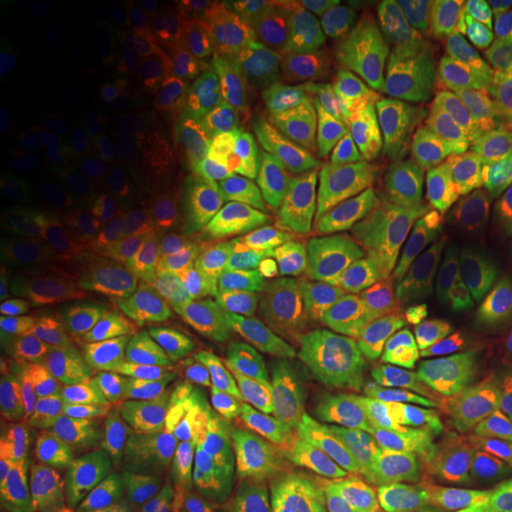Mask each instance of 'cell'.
Returning a JSON list of instances; mask_svg holds the SVG:
<instances>
[{
	"instance_id": "cell-1",
	"label": "cell",
	"mask_w": 512,
	"mask_h": 512,
	"mask_svg": "<svg viewBox=\"0 0 512 512\" xmlns=\"http://www.w3.org/2000/svg\"><path fill=\"white\" fill-rule=\"evenodd\" d=\"M297 403L370 494L427 467L437 375L399 299L337 339L283 335Z\"/></svg>"
},
{
	"instance_id": "cell-2",
	"label": "cell",
	"mask_w": 512,
	"mask_h": 512,
	"mask_svg": "<svg viewBox=\"0 0 512 512\" xmlns=\"http://www.w3.org/2000/svg\"><path fill=\"white\" fill-rule=\"evenodd\" d=\"M434 366L479 432L512 396V316L501 294L460 278L439 299L432 328Z\"/></svg>"
},
{
	"instance_id": "cell-3",
	"label": "cell",
	"mask_w": 512,
	"mask_h": 512,
	"mask_svg": "<svg viewBox=\"0 0 512 512\" xmlns=\"http://www.w3.org/2000/svg\"><path fill=\"white\" fill-rule=\"evenodd\" d=\"M463 53L439 17H406L401 29L375 50L392 110L425 124L456 110Z\"/></svg>"
},
{
	"instance_id": "cell-4",
	"label": "cell",
	"mask_w": 512,
	"mask_h": 512,
	"mask_svg": "<svg viewBox=\"0 0 512 512\" xmlns=\"http://www.w3.org/2000/svg\"><path fill=\"white\" fill-rule=\"evenodd\" d=\"M472 221L470 202L434 188L422 190L389 233L387 275L441 299L463 278Z\"/></svg>"
},
{
	"instance_id": "cell-5",
	"label": "cell",
	"mask_w": 512,
	"mask_h": 512,
	"mask_svg": "<svg viewBox=\"0 0 512 512\" xmlns=\"http://www.w3.org/2000/svg\"><path fill=\"white\" fill-rule=\"evenodd\" d=\"M264 479L278 486L297 512H358L363 491L302 406L273 418Z\"/></svg>"
},
{
	"instance_id": "cell-6",
	"label": "cell",
	"mask_w": 512,
	"mask_h": 512,
	"mask_svg": "<svg viewBox=\"0 0 512 512\" xmlns=\"http://www.w3.org/2000/svg\"><path fill=\"white\" fill-rule=\"evenodd\" d=\"M342 188L370 230L392 233L408 204L430 188L427 150L413 124L403 136L354 145Z\"/></svg>"
},
{
	"instance_id": "cell-7",
	"label": "cell",
	"mask_w": 512,
	"mask_h": 512,
	"mask_svg": "<svg viewBox=\"0 0 512 512\" xmlns=\"http://www.w3.org/2000/svg\"><path fill=\"white\" fill-rule=\"evenodd\" d=\"M131 432L147 458L169 475L202 512H221L242 479L207 434L183 413L131 418Z\"/></svg>"
},
{
	"instance_id": "cell-8",
	"label": "cell",
	"mask_w": 512,
	"mask_h": 512,
	"mask_svg": "<svg viewBox=\"0 0 512 512\" xmlns=\"http://www.w3.org/2000/svg\"><path fill=\"white\" fill-rule=\"evenodd\" d=\"M427 150L430 188L472 202L489 197L512 176V157L489 145L458 110L413 124Z\"/></svg>"
},
{
	"instance_id": "cell-9",
	"label": "cell",
	"mask_w": 512,
	"mask_h": 512,
	"mask_svg": "<svg viewBox=\"0 0 512 512\" xmlns=\"http://www.w3.org/2000/svg\"><path fill=\"white\" fill-rule=\"evenodd\" d=\"M394 302L389 275L306 283L294 287L283 306L285 332L337 339L380 316Z\"/></svg>"
},
{
	"instance_id": "cell-10",
	"label": "cell",
	"mask_w": 512,
	"mask_h": 512,
	"mask_svg": "<svg viewBox=\"0 0 512 512\" xmlns=\"http://www.w3.org/2000/svg\"><path fill=\"white\" fill-rule=\"evenodd\" d=\"M0 486L17 501L64 510L81 501L83 470L67 448L8 432L0 446Z\"/></svg>"
},
{
	"instance_id": "cell-11",
	"label": "cell",
	"mask_w": 512,
	"mask_h": 512,
	"mask_svg": "<svg viewBox=\"0 0 512 512\" xmlns=\"http://www.w3.org/2000/svg\"><path fill=\"white\" fill-rule=\"evenodd\" d=\"M181 413L214 441L242 479L264 475V451L273 413L228 384L192 394Z\"/></svg>"
},
{
	"instance_id": "cell-12",
	"label": "cell",
	"mask_w": 512,
	"mask_h": 512,
	"mask_svg": "<svg viewBox=\"0 0 512 512\" xmlns=\"http://www.w3.org/2000/svg\"><path fill=\"white\" fill-rule=\"evenodd\" d=\"M456 110L489 145L512 147V57L494 48L465 50Z\"/></svg>"
},
{
	"instance_id": "cell-13",
	"label": "cell",
	"mask_w": 512,
	"mask_h": 512,
	"mask_svg": "<svg viewBox=\"0 0 512 512\" xmlns=\"http://www.w3.org/2000/svg\"><path fill=\"white\" fill-rule=\"evenodd\" d=\"M304 117L328 124L342 133L351 145L373 143L380 138L403 136L411 131V124L399 114L377 105L366 95L344 88L330 76H306L292 81Z\"/></svg>"
},
{
	"instance_id": "cell-14",
	"label": "cell",
	"mask_w": 512,
	"mask_h": 512,
	"mask_svg": "<svg viewBox=\"0 0 512 512\" xmlns=\"http://www.w3.org/2000/svg\"><path fill=\"white\" fill-rule=\"evenodd\" d=\"M453 512H512V446L467 439L453 465Z\"/></svg>"
},
{
	"instance_id": "cell-15",
	"label": "cell",
	"mask_w": 512,
	"mask_h": 512,
	"mask_svg": "<svg viewBox=\"0 0 512 512\" xmlns=\"http://www.w3.org/2000/svg\"><path fill=\"white\" fill-rule=\"evenodd\" d=\"M100 475L105 489L126 512H202L150 458L126 448L102 451Z\"/></svg>"
},
{
	"instance_id": "cell-16",
	"label": "cell",
	"mask_w": 512,
	"mask_h": 512,
	"mask_svg": "<svg viewBox=\"0 0 512 512\" xmlns=\"http://www.w3.org/2000/svg\"><path fill=\"white\" fill-rule=\"evenodd\" d=\"M463 278L501 297L512 290V176L475 211Z\"/></svg>"
},
{
	"instance_id": "cell-17",
	"label": "cell",
	"mask_w": 512,
	"mask_h": 512,
	"mask_svg": "<svg viewBox=\"0 0 512 512\" xmlns=\"http://www.w3.org/2000/svg\"><path fill=\"white\" fill-rule=\"evenodd\" d=\"M318 29L323 36L325 53H328L330 79L392 110L387 88L377 69L375 46L361 24L351 17V12L339 10L337 5H320Z\"/></svg>"
},
{
	"instance_id": "cell-18",
	"label": "cell",
	"mask_w": 512,
	"mask_h": 512,
	"mask_svg": "<svg viewBox=\"0 0 512 512\" xmlns=\"http://www.w3.org/2000/svg\"><path fill=\"white\" fill-rule=\"evenodd\" d=\"M235 121L259 155L280 157L292 145L285 93L261 64H247L235 86Z\"/></svg>"
},
{
	"instance_id": "cell-19",
	"label": "cell",
	"mask_w": 512,
	"mask_h": 512,
	"mask_svg": "<svg viewBox=\"0 0 512 512\" xmlns=\"http://www.w3.org/2000/svg\"><path fill=\"white\" fill-rule=\"evenodd\" d=\"M226 384L273 415L299 408L285 354L275 349L266 337H254L228 347Z\"/></svg>"
},
{
	"instance_id": "cell-20",
	"label": "cell",
	"mask_w": 512,
	"mask_h": 512,
	"mask_svg": "<svg viewBox=\"0 0 512 512\" xmlns=\"http://www.w3.org/2000/svg\"><path fill=\"white\" fill-rule=\"evenodd\" d=\"M171 363L192 394L228 382V347L209 313L190 311L181 318L171 344Z\"/></svg>"
},
{
	"instance_id": "cell-21",
	"label": "cell",
	"mask_w": 512,
	"mask_h": 512,
	"mask_svg": "<svg viewBox=\"0 0 512 512\" xmlns=\"http://www.w3.org/2000/svg\"><path fill=\"white\" fill-rule=\"evenodd\" d=\"M325 233H328V219L316 197H297L280 207L256 211L247 226L249 242L264 259L290 252L306 240L328 238Z\"/></svg>"
},
{
	"instance_id": "cell-22",
	"label": "cell",
	"mask_w": 512,
	"mask_h": 512,
	"mask_svg": "<svg viewBox=\"0 0 512 512\" xmlns=\"http://www.w3.org/2000/svg\"><path fill=\"white\" fill-rule=\"evenodd\" d=\"M114 396L133 418L181 413L192 399L188 384L171 361H150L114 375Z\"/></svg>"
},
{
	"instance_id": "cell-23",
	"label": "cell",
	"mask_w": 512,
	"mask_h": 512,
	"mask_svg": "<svg viewBox=\"0 0 512 512\" xmlns=\"http://www.w3.org/2000/svg\"><path fill=\"white\" fill-rule=\"evenodd\" d=\"M354 145L342 133L316 119H304L294 136L292 176L299 185L328 188L347 174L349 157Z\"/></svg>"
},
{
	"instance_id": "cell-24",
	"label": "cell",
	"mask_w": 512,
	"mask_h": 512,
	"mask_svg": "<svg viewBox=\"0 0 512 512\" xmlns=\"http://www.w3.org/2000/svg\"><path fill=\"white\" fill-rule=\"evenodd\" d=\"M46 152V126L17 102H8L0 126V188L8 192L36 174Z\"/></svg>"
},
{
	"instance_id": "cell-25",
	"label": "cell",
	"mask_w": 512,
	"mask_h": 512,
	"mask_svg": "<svg viewBox=\"0 0 512 512\" xmlns=\"http://www.w3.org/2000/svg\"><path fill=\"white\" fill-rule=\"evenodd\" d=\"M439 15L463 50L512 48V0H458L441 5Z\"/></svg>"
},
{
	"instance_id": "cell-26",
	"label": "cell",
	"mask_w": 512,
	"mask_h": 512,
	"mask_svg": "<svg viewBox=\"0 0 512 512\" xmlns=\"http://www.w3.org/2000/svg\"><path fill=\"white\" fill-rule=\"evenodd\" d=\"M207 313L226 347L261 337L268 316L264 292L235 280H214L207 290Z\"/></svg>"
},
{
	"instance_id": "cell-27",
	"label": "cell",
	"mask_w": 512,
	"mask_h": 512,
	"mask_svg": "<svg viewBox=\"0 0 512 512\" xmlns=\"http://www.w3.org/2000/svg\"><path fill=\"white\" fill-rule=\"evenodd\" d=\"M24 420L38 432L62 434L88 427L100 415V399L81 384L57 382L38 389L22 408Z\"/></svg>"
},
{
	"instance_id": "cell-28",
	"label": "cell",
	"mask_w": 512,
	"mask_h": 512,
	"mask_svg": "<svg viewBox=\"0 0 512 512\" xmlns=\"http://www.w3.org/2000/svg\"><path fill=\"white\" fill-rule=\"evenodd\" d=\"M368 501V512H453V472L427 465L382 486Z\"/></svg>"
},
{
	"instance_id": "cell-29",
	"label": "cell",
	"mask_w": 512,
	"mask_h": 512,
	"mask_svg": "<svg viewBox=\"0 0 512 512\" xmlns=\"http://www.w3.org/2000/svg\"><path fill=\"white\" fill-rule=\"evenodd\" d=\"M79 328L91 337L102 366L117 370V373L140 366V363L162 361L164 356V349L157 342L126 330L124 325L114 323L112 318L100 316V313H86L79 320Z\"/></svg>"
},
{
	"instance_id": "cell-30",
	"label": "cell",
	"mask_w": 512,
	"mask_h": 512,
	"mask_svg": "<svg viewBox=\"0 0 512 512\" xmlns=\"http://www.w3.org/2000/svg\"><path fill=\"white\" fill-rule=\"evenodd\" d=\"M261 31L285 62L299 67H330L320 29H313L302 17L280 8L268 10L261 15Z\"/></svg>"
},
{
	"instance_id": "cell-31",
	"label": "cell",
	"mask_w": 512,
	"mask_h": 512,
	"mask_svg": "<svg viewBox=\"0 0 512 512\" xmlns=\"http://www.w3.org/2000/svg\"><path fill=\"white\" fill-rule=\"evenodd\" d=\"M107 318H112L114 323L124 325L126 330L136 332L140 337L152 339V342L169 335L171 323H174L171 309L166 306L164 299L136 283H121L110 294Z\"/></svg>"
},
{
	"instance_id": "cell-32",
	"label": "cell",
	"mask_w": 512,
	"mask_h": 512,
	"mask_svg": "<svg viewBox=\"0 0 512 512\" xmlns=\"http://www.w3.org/2000/svg\"><path fill=\"white\" fill-rule=\"evenodd\" d=\"M43 368L48 380H86L98 373L102 361L91 337L81 328L53 330L43 339Z\"/></svg>"
},
{
	"instance_id": "cell-33",
	"label": "cell",
	"mask_w": 512,
	"mask_h": 512,
	"mask_svg": "<svg viewBox=\"0 0 512 512\" xmlns=\"http://www.w3.org/2000/svg\"><path fill=\"white\" fill-rule=\"evenodd\" d=\"M209 238V228L200 221H164L145 235L143 249L157 261H183L200 256Z\"/></svg>"
},
{
	"instance_id": "cell-34",
	"label": "cell",
	"mask_w": 512,
	"mask_h": 512,
	"mask_svg": "<svg viewBox=\"0 0 512 512\" xmlns=\"http://www.w3.org/2000/svg\"><path fill=\"white\" fill-rule=\"evenodd\" d=\"M268 268L280 273H325V271H339L347 264V256L332 247L328 238L323 240H306L302 245L292 247L290 252L271 256L266 259Z\"/></svg>"
},
{
	"instance_id": "cell-35",
	"label": "cell",
	"mask_w": 512,
	"mask_h": 512,
	"mask_svg": "<svg viewBox=\"0 0 512 512\" xmlns=\"http://www.w3.org/2000/svg\"><path fill=\"white\" fill-rule=\"evenodd\" d=\"M349 12L361 24V29L366 31L375 50L382 43H387L401 29V24L406 22L399 5L389 3V0H354L349 5Z\"/></svg>"
},
{
	"instance_id": "cell-36",
	"label": "cell",
	"mask_w": 512,
	"mask_h": 512,
	"mask_svg": "<svg viewBox=\"0 0 512 512\" xmlns=\"http://www.w3.org/2000/svg\"><path fill=\"white\" fill-rule=\"evenodd\" d=\"M133 22L131 10L124 5H102V8L81 10L69 19V29L76 36L91 38V41H102V38L121 36L128 31Z\"/></svg>"
},
{
	"instance_id": "cell-37",
	"label": "cell",
	"mask_w": 512,
	"mask_h": 512,
	"mask_svg": "<svg viewBox=\"0 0 512 512\" xmlns=\"http://www.w3.org/2000/svg\"><path fill=\"white\" fill-rule=\"evenodd\" d=\"M221 512H297V508L278 486L259 477L242 484Z\"/></svg>"
},
{
	"instance_id": "cell-38",
	"label": "cell",
	"mask_w": 512,
	"mask_h": 512,
	"mask_svg": "<svg viewBox=\"0 0 512 512\" xmlns=\"http://www.w3.org/2000/svg\"><path fill=\"white\" fill-rule=\"evenodd\" d=\"M29 318V299L27 292L22 290L15 273L3 268L0 273V328L5 335L22 328Z\"/></svg>"
},
{
	"instance_id": "cell-39",
	"label": "cell",
	"mask_w": 512,
	"mask_h": 512,
	"mask_svg": "<svg viewBox=\"0 0 512 512\" xmlns=\"http://www.w3.org/2000/svg\"><path fill=\"white\" fill-rule=\"evenodd\" d=\"M486 437L501 439L505 444L512 446V396L503 403L501 408L494 413V418L486 422V427L482 430Z\"/></svg>"
},
{
	"instance_id": "cell-40",
	"label": "cell",
	"mask_w": 512,
	"mask_h": 512,
	"mask_svg": "<svg viewBox=\"0 0 512 512\" xmlns=\"http://www.w3.org/2000/svg\"><path fill=\"white\" fill-rule=\"evenodd\" d=\"M503 302H505V309H508V311H510V316H512V290H510L508 294H505Z\"/></svg>"
},
{
	"instance_id": "cell-41",
	"label": "cell",
	"mask_w": 512,
	"mask_h": 512,
	"mask_svg": "<svg viewBox=\"0 0 512 512\" xmlns=\"http://www.w3.org/2000/svg\"><path fill=\"white\" fill-rule=\"evenodd\" d=\"M508 55H510V57H512V48H510V53H508Z\"/></svg>"
}]
</instances>
